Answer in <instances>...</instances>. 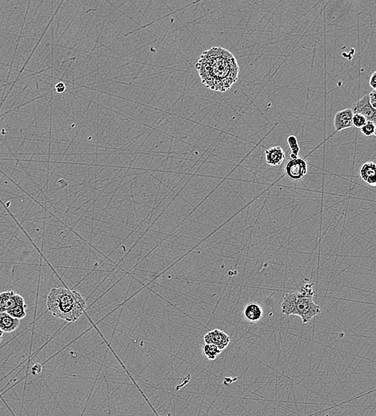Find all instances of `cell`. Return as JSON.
<instances>
[{"instance_id":"obj_1","label":"cell","mask_w":376,"mask_h":416,"mask_svg":"<svg viewBox=\"0 0 376 416\" xmlns=\"http://www.w3.org/2000/svg\"><path fill=\"white\" fill-rule=\"evenodd\" d=\"M195 68L202 84L215 92H227L239 79V66L236 58L221 47L204 51Z\"/></svg>"},{"instance_id":"obj_2","label":"cell","mask_w":376,"mask_h":416,"mask_svg":"<svg viewBox=\"0 0 376 416\" xmlns=\"http://www.w3.org/2000/svg\"><path fill=\"white\" fill-rule=\"evenodd\" d=\"M48 310L58 319L75 322L84 315L86 300L80 292L69 289L52 288L47 299Z\"/></svg>"},{"instance_id":"obj_3","label":"cell","mask_w":376,"mask_h":416,"mask_svg":"<svg viewBox=\"0 0 376 416\" xmlns=\"http://www.w3.org/2000/svg\"><path fill=\"white\" fill-rule=\"evenodd\" d=\"M313 284L306 283L297 292L285 295L281 304L282 312L285 315H298L304 323H308L321 312L320 307L314 303Z\"/></svg>"},{"instance_id":"obj_4","label":"cell","mask_w":376,"mask_h":416,"mask_svg":"<svg viewBox=\"0 0 376 416\" xmlns=\"http://www.w3.org/2000/svg\"><path fill=\"white\" fill-rule=\"evenodd\" d=\"M308 165L302 158L291 159L284 167V173L289 179L299 181L307 174Z\"/></svg>"},{"instance_id":"obj_5","label":"cell","mask_w":376,"mask_h":416,"mask_svg":"<svg viewBox=\"0 0 376 416\" xmlns=\"http://www.w3.org/2000/svg\"><path fill=\"white\" fill-rule=\"evenodd\" d=\"M26 302L24 300V297L20 294L15 293L11 298L8 307H7L6 312L12 315L17 319H24L27 315Z\"/></svg>"},{"instance_id":"obj_6","label":"cell","mask_w":376,"mask_h":416,"mask_svg":"<svg viewBox=\"0 0 376 416\" xmlns=\"http://www.w3.org/2000/svg\"><path fill=\"white\" fill-rule=\"evenodd\" d=\"M353 113L361 114L367 121L372 122L376 125V109L370 104L369 95H366L353 106Z\"/></svg>"},{"instance_id":"obj_7","label":"cell","mask_w":376,"mask_h":416,"mask_svg":"<svg viewBox=\"0 0 376 416\" xmlns=\"http://www.w3.org/2000/svg\"><path fill=\"white\" fill-rule=\"evenodd\" d=\"M204 342L206 344L215 345L220 350H223L227 348L231 342V338L227 333L220 331L219 329H215L204 335Z\"/></svg>"},{"instance_id":"obj_8","label":"cell","mask_w":376,"mask_h":416,"mask_svg":"<svg viewBox=\"0 0 376 416\" xmlns=\"http://www.w3.org/2000/svg\"><path fill=\"white\" fill-rule=\"evenodd\" d=\"M353 115L354 113L351 108H346L335 113L334 117V127L335 132H340L346 128H352Z\"/></svg>"},{"instance_id":"obj_9","label":"cell","mask_w":376,"mask_h":416,"mask_svg":"<svg viewBox=\"0 0 376 416\" xmlns=\"http://www.w3.org/2000/svg\"><path fill=\"white\" fill-rule=\"evenodd\" d=\"M286 159V154L283 152V148L279 146L271 147L265 151V160L268 165L271 167H276L283 164Z\"/></svg>"},{"instance_id":"obj_10","label":"cell","mask_w":376,"mask_h":416,"mask_svg":"<svg viewBox=\"0 0 376 416\" xmlns=\"http://www.w3.org/2000/svg\"><path fill=\"white\" fill-rule=\"evenodd\" d=\"M359 175L362 181L371 187H376V164L374 162H366L361 166Z\"/></svg>"},{"instance_id":"obj_11","label":"cell","mask_w":376,"mask_h":416,"mask_svg":"<svg viewBox=\"0 0 376 416\" xmlns=\"http://www.w3.org/2000/svg\"><path fill=\"white\" fill-rule=\"evenodd\" d=\"M20 325V319H16L7 312L0 313V331L4 333L14 332Z\"/></svg>"},{"instance_id":"obj_12","label":"cell","mask_w":376,"mask_h":416,"mask_svg":"<svg viewBox=\"0 0 376 416\" xmlns=\"http://www.w3.org/2000/svg\"><path fill=\"white\" fill-rule=\"evenodd\" d=\"M263 310L256 303H249L244 309V316L250 322H257L262 318Z\"/></svg>"},{"instance_id":"obj_13","label":"cell","mask_w":376,"mask_h":416,"mask_svg":"<svg viewBox=\"0 0 376 416\" xmlns=\"http://www.w3.org/2000/svg\"><path fill=\"white\" fill-rule=\"evenodd\" d=\"M203 354L209 360H215L221 354L222 350L214 344H206L203 346Z\"/></svg>"},{"instance_id":"obj_14","label":"cell","mask_w":376,"mask_h":416,"mask_svg":"<svg viewBox=\"0 0 376 416\" xmlns=\"http://www.w3.org/2000/svg\"><path fill=\"white\" fill-rule=\"evenodd\" d=\"M287 143H288L289 147L291 149V159H297L299 158V153L300 152V148H299V144H298V140L295 136H289L287 138Z\"/></svg>"},{"instance_id":"obj_15","label":"cell","mask_w":376,"mask_h":416,"mask_svg":"<svg viewBox=\"0 0 376 416\" xmlns=\"http://www.w3.org/2000/svg\"><path fill=\"white\" fill-rule=\"evenodd\" d=\"M14 294L15 292L13 291L0 293V313L6 312L8 303Z\"/></svg>"},{"instance_id":"obj_16","label":"cell","mask_w":376,"mask_h":416,"mask_svg":"<svg viewBox=\"0 0 376 416\" xmlns=\"http://www.w3.org/2000/svg\"><path fill=\"white\" fill-rule=\"evenodd\" d=\"M376 125L372 123V122L367 121L362 128H361V133L363 136L366 137H370V136H374V132H375Z\"/></svg>"},{"instance_id":"obj_17","label":"cell","mask_w":376,"mask_h":416,"mask_svg":"<svg viewBox=\"0 0 376 416\" xmlns=\"http://www.w3.org/2000/svg\"><path fill=\"white\" fill-rule=\"evenodd\" d=\"M366 122H367V120H366V118L361 114L354 113V115H353V127L361 129L366 124Z\"/></svg>"},{"instance_id":"obj_18","label":"cell","mask_w":376,"mask_h":416,"mask_svg":"<svg viewBox=\"0 0 376 416\" xmlns=\"http://www.w3.org/2000/svg\"><path fill=\"white\" fill-rule=\"evenodd\" d=\"M55 89L57 93L62 94L66 92V85L63 82L57 83L55 86Z\"/></svg>"},{"instance_id":"obj_19","label":"cell","mask_w":376,"mask_h":416,"mask_svg":"<svg viewBox=\"0 0 376 416\" xmlns=\"http://www.w3.org/2000/svg\"><path fill=\"white\" fill-rule=\"evenodd\" d=\"M369 97H370V104L373 108L376 109V90H373L372 92L368 94Z\"/></svg>"},{"instance_id":"obj_20","label":"cell","mask_w":376,"mask_h":416,"mask_svg":"<svg viewBox=\"0 0 376 416\" xmlns=\"http://www.w3.org/2000/svg\"><path fill=\"white\" fill-rule=\"evenodd\" d=\"M369 85L373 88V90H376V71L370 77Z\"/></svg>"},{"instance_id":"obj_21","label":"cell","mask_w":376,"mask_h":416,"mask_svg":"<svg viewBox=\"0 0 376 416\" xmlns=\"http://www.w3.org/2000/svg\"><path fill=\"white\" fill-rule=\"evenodd\" d=\"M3 338H4V332L2 331H0V343L2 342Z\"/></svg>"},{"instance_id":"obj_22","label":"cell","mask_w":376,"mask_h":416,"mask_svg":"<svg viewBox=\"0 0 376 416\" xmlns=\"http://www.w3.org/2000/svg\"><path fill=\"white\" fill-rule=\"evenodd\" d=\"M374 136H375V137H376V129H375V132H374Z\"/></svg>"}]
</instances>
